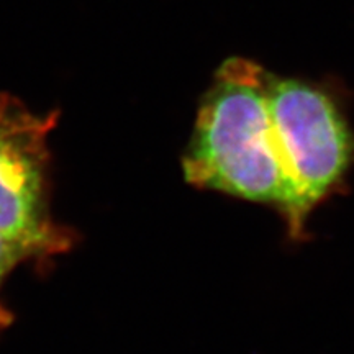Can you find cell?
Returning <instances> with one entry per match:
<instances>
[{"instance_id": "obj_1", "label": "cell", "mask_w": 354, "mask_h": 354, "mask_svg": "<svg viewBox=\"0 0 354 354\" xmlns=\"http://www.w3.org/2000/svg\"><path fill=\"white\" fill-rule=\"evenodd\" d=\"M268 73L232 57L216 71L183 156L185 183L277 210L300 240L295 198L279 158L266 104Z\"/></svg>"}, {"instance_id": "obj_4", "label": "cell", "mask_w": 354, "mask_h": 354, "mask_svg": "<svg viewBox=\"0 0 354 354\" xmlns=\"http://www.w3.org/2000/svg\"><path fill=\"white\" fill-rule=\"evenodd\" d=\"M30 256L25 253L21 248L15 243L8 241L6 236L0 234V284L6 279L15 266H19L24 261H28Z\"/></svg>"}, {"instance_id": "obj_5", "label": "cell", "mask_w": 354, "mask_h": 354, "mask_svg": "<svg viewBox=\"0 0 354 354\" xmlns=\"http://www.w3.org/2000/svg\"><path fill=\"white\" fill-rule=\"evenodd\" d=\"M12 322V313L0 304V326H6Z\"/></svg>"}, {"instance_id": "obj_2", "label": "cell", "mask_w": 354, "mask_h": 354, "mask_svg": "<svg viewBox=\"0 0 354 354\" xmlns=\"http://www.w3.org/2000/svg\"><path fill=\"white\" fill-rule=\"evenodd\" d=\"M266 104L304 238L308 215L338 194L354 169V135L330 95L295 79L268 74Z\"/></svg>"}, {"instance_id": "obj_3", "label": "cell", "mask_w": 354, "mask_h": 354, "mask_svg": "<svg viewBox=\"0 0 354 354\" xmlns=\"http://www.w3.org/2000/svg\"><path fill=\"white\" fill-rule=\"evenodd\" d=\"M59 110L35 113L19 97L0 92V234L30 259L68 251L73 234L50 212L48 138Z\"/></svg>"}]
</instances>
